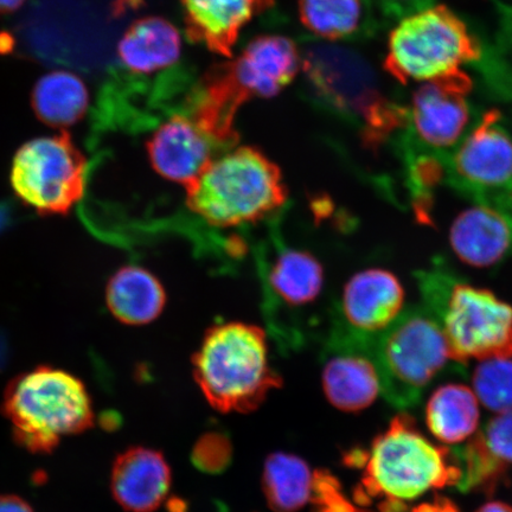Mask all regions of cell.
Wrapping results in <instances>:
<instances>
[{
	"label": "cell",
	"instance_id": "6da1fadb",
	"mask_svg": "<svg viewBox=\"0 0 512 512\" xmlns=\"http://www.w3.org/2000/svg\"><path fill=\"white\" fill-rule=\"evenodd\" d=\"M185 192L191 213L223 229L258 223L287 202L281 170L254 146L233 147L216 156Z\"/></svg>",
	"mask_w": 512,
	"mask_h": 512
},
{
	"label": "cell",
	"instance_id": "f546056e",
	"mask_svg": "<svg viewBox=\"0 0 512 512\" xmlns=\"http://www.w3.org/2000/svg\"><path fill=\"white\" fill-rule=\"evenodd\" d=\"M0 512H34L31 505L15 495L0 496Z\"/></svg>",
	"mask_w": 512,
	"mask_h": 512
},
{
	"label": "cell",
	"instance_id": "484cf974",
	"mask_svg": "<svg viewBox=\"0 0 512 512\" xmlns=\"http://www.w3.org/2000/svg\"><path fill=\"white\" fill-rule=\"evenodd\" d=\"M300 22L324 40L338 41L360 31L363 0H298Z\"/></svg>",
	"mask_w": 512,
	"mask_h": 512
},
{
	"label": "cell",
	"instance_id": "3957f363",
	"mask_svg": "<svg viewBox=\"0 0 512 512\" xmlns=\"http://www.w3.org/2000/svg\"><path fill=\"white\" fill-rule=\"evenodd\" d=\"M195 380L223 413H248L281 386L272 367L267 335L258 325L226 322L206 332L194 361Z\"/></svg>",
	"mask_w": 512,
	"mask_h": 512
},
{
	"label": "cell",
	"instance_id": "cb8c5ba5",
	"mask_svg": "<svg viewBox=\"0 0 512 512\" xmlns=\"http://www.w3.org/2000/svg\"><path fill=\"white\" fill-rule=\"evenodd\" d=\"M275 296L288 306L316 302L324 287V268L315 255L300 249H285L275 258L268 273Z\"/></svg>",
	"mask_w": 512,
	"mask_h": 512
},
{
	"label": "cell",
	"instance_id": "9c48e42d",
	"mask_svg": "<svg viewBox=\"0 0 512 512\" xmlns=\"http://www.w3.org/2000/svg\"><path fill=\"white\" fill-rule=\"evenodd\" d=\"M87 162L67 132L30 140L16 152L10 182L25 206L42 215H67L86 187Z\"/></svg>",
	"mask_w": 512,
	"mask_h": 512
},
{
	"label": "cell",
	"instance_id": "d6a6232c",
	"mask_svg": "<svg viewBox=\"0 0 512 512\" xmlns=\"http://www.w3.org/2000/svg\"><path fill=\"white\" fill-rule=\"evenodd\" d=\"M25 0H0V14H9L21 8Z\"/></svg>",
	"mask_w": 512,
	"mask_h": 512
},
{
	"label": "cell",
	"instance_id": "1f68e13d",
	"mask_svg": "<svg viewBox=\"0 0 512 512\" xmlns=\"http://www.w3.org/2000/svg\"><path fill=\"white\" fill-rule=\"evenodd\" d=\"M476 512H512V507L502 502H491L483 505Z\"/></svg>",
	"mask_w": 512,
	"mask_h": 512
},
{
	"label": "cell",
	"instance_id": "5b68a950",
	"mask_svg": "<svg viewBox=\"0 0 512 512\" xmlns=\"http://www.w3.org/2000/svg\"><path fill=\"white\" fill-rule=\"evenodd\" d=\"M2 413L11 422L16 444L34 454L53 453L63 437L88 431L95 418L85 384L49 366L12 379L4 392Z\"/></svg>",
	"mask_w": 512,
	"mask_h": 512
},
{
	"label": "cell",
	"instance_id": "7a4b0ae2",
	"mask_svg": "<svg viewBox=\"0 0 512 512\" xmlns=\"http://www.w3.org/2000/svg\"><path fill=\"white\" fill-rule=\"evenodd\" d=\"M425 309L443 331L453 361L465 367L512 357V306L486 288L466 283L444 265L416 274Z\"/></svg>",
	"mask_w": 512,
	"mask_h": 512
},
{
	"label": "cell",
	"instance_id": "4dcf8cb0",
	"mask_svg": "<svg viewBox=\"0 0 512 512\" xmlns=\"http://www.w3.org/2000/svg\"><path fill=\"white\" fill-rule=\"evenodd\" d=\"M99 425L107 432L117 431L123 425V418L118 412L106 411L99 415Z\"/></svg>",
	"mask_w": 512,
	"mask_h": 512
},
{
	"label": "cell",
	"instance_id": "8fae6325",
	"mask_svg": "<svg viewBox=\"0 0 512 512\" xmlns=\"http://www.w3.org/2000/svg\"><path fill=\"white\" fill-rule=\"evenodd\" d=\"M473 83L470 76L458 72L426 81L413 94L409 108L407 136L415 145L438 155H450L462 142L471 123L466 96Z\"/></svg>",
	"mask_w": 512,
	"mask_h": 512
},
{
	"label": "cell",
	"instance_id": "e0dca14e",
	"mask_svg": "<svg viewBox=\"0 0 512 512\" xmlns=\"http://www.w3.org/2000/svg\"><path fill=\"white\" fill-rule=\"evenodd\" d=\"M450 243L466 265L488 268L502 264L512 258V216L475 204L452 223Z\"/></svg>",
	"mask_w": 512,
	"mask_h": 512
},
{
	"label": "cell",
	"instance_id": "ac0fdd59",
	"mask_svg": "<svg viewBox=\"0 0 512 512\" xmlns=\"http://www.w3.org/2000/svg\"><path fill=\"white\" fill-rule=\"evenodd\" d=\"M462 491H494L512 466V411L497 414L456 452Z\"/></svg>",
	"mask_w": 512,
	"mask_h": 512
},
{
	"label": "cell",
	"instance_id": "5bb4252c",
	"mask_svg": "<svg viewBox=\"0 0 512 512\" xmlns=\"http://www.w3.org/2000/svg\"><path fill=\"white\" fill-rule=\"evenodd\" d=\"M220 150L190 115L176 114L147 140L152 169L166 181L187 188L200 176Z\"/></svg>",
	"mask_w": 512,
	"mask_h": 512
},
{
	"label": "cell",
	"instance_id": "4fadbf2b",
	"mask_svg": "<svg viewBox=\"0 0 512 512\" xmlns=\"http://www.w3.org/2000/svg\"><path fill=\"white\" fill-rule=\"evenodd\" d=\"M341 305L351 335L373 337L386 331L405 311V290L394 273L368 268L345 284Z\"/></svg>",
	"mask_w": 512,
	"mask_h": 512
},
{
	"label": "cell",
	"instance_id": "603a6c76",
	"mask_svg": "<svg viewBox=\"0 0 512 512\" xmlns=\"http://www.w3.org/2000/svg\"><path fill=\"white\" fill-rule=\"evenodd\" d=\"M89 95L78 75L56 70L38 80L31 94L32 108L42 123L63 128L85 117Z\"/></svg>",
	"mask_w": 512,
	"mask_h": 512
},
{
	"label": "cell",
	"instance_id": "d6986e66",
	"mask_svg": "<svg viewBox=\"0 0 512 512\" xmlns=\"http://www.w3.org/2000/svg\"><path fill=\"white\" fill-rule=\"evenodd\" d=\"M322 382L331 405L344 412H360L368 408L381 393L375 364L345 339L326 358Z\"/></svg>",
	"mask_w": 512,
	"mask_h": 512
},
{
	"label": "cell",
	"instance_id": "30bf717a",
	"mask_svg": "<svg viewBox=\"0 0 512 512\" xmlns=\"http://www.w3.org/2000/svg\"><path fill=\"white\" fill-rule=\"evenodd\" d=\"M445 163L448 187L512 216V133L501 113L485 112Z\"/></svg>",
	"mask_w": 512,
	"mask_h": 512
},
{
	"label": "cell",
	"instance_id": "ba28073f",
	"mask_svg": "<svg viewBox=\"0 0 512 512\" xmlns=\"http://www.w3.org/2000/svg\"><path fill=\"white\" fill-rule=\"evenodd\" d=\"M482 48L467 25L445 5L402 18L390 32L383 68L396 81H431L477 61Z\"/></svg>",
	"mask_w": 512,
	"mask_h": 512
},
{
	"label": "cell",
	"instance_id": "7402d4cb",
	"mask_svg": "<svg viewBox=\"0 0 512 512\" xmlns=\"http://www.w3.org/2000/svg\"><path fill=\"white\" fill-rule=\"evenodd\" d=\"M426 422L443 443H462L477 431L479 406L475 392L458 383L439 387L427 402Z\"/></svg>",
	"mask_w": 512,
	"mask_h": 512
},
{
	"label": "cell",
	"instance_id": "7c38bea8",
	"mask_svg": "<svg viewBox=\"0 0 512 512\" xmlns=\"http://www.w3.org/2000/svg\"><path fill=\"white\" fill-rule=\"evenodd\" d=\"M224 64L247 102L274 98L283 92L296 78L302 59L290 38L264 35L254 38L235 60Z\"/></svg>",
	"mask_w": 512,
	"mask_h": 512
},
{
	"label": "cell",
	"instance_id": "2e32d148",
	"mask_svg": "<svg viewBox=\"0 0 512 512\" xmlns=\"http://www.w3.org/2000/svg\"><path fill=\"white\" fill-rule=\"evenodd\" d=\"M171 470L162 453L131 447L119 454L111 472L112 495L128 512H153L168 497Z\"/></svg>",
	"mask_w": 512,
	"mask_h": 512
},
{
	"label": "cell",
	"instance_id": "836d02e7",
	"mask_svg": "<svg viewBox=\"0 0 512 512\" xmlns=\"http://www.w3.org/2000/svg\"><path fill=\"white\" fill-rule=\"evenodd\" d=\"M6 362H8V349L2 339H0V369H3Z\"/></svg>",
	"mask_w": 512,
	"mask_h": 512
},
{
	"label": "cell",
	"instance_id": "f1b7e54d",
	"mask_svg": "<svg viewBox=\"0 0 512 512\" xmlns=\"http://www.w3.org/2000/svg\"><path fill=\"white\" fill-rule=\"evenodd\" d=\"M389 15L405 18L433 5V0H382Z\"/></svg>",
	"mask_w": 512,
	"mask_h": 512
},
{
	"label": "cell",
	"instance_id": "d4e9b609",
	"mask_svg": "<svg viewBox=\"0 0 512 512\" xmlns=\"http://www.w3.org/2000/svg\"><path fill=\"white\" fill-rule=\"evenodd\" d=\"M262 485L273 511L297 512L310 501L315 477L302 458L278 452L266 460Z\"/></svg>",
	"mask_w": 512,
	"mask_h": 512
},
{
	"label": "cell",
	"instance_id": "8992f818",
	"mask_svg": "<svg viewBox=\"0 0 512 512\" xmlns=\"http://www.w3.org/2000/svg\"><path fill=\"white\" fill-rule=\"evenodd\" d=\"M354 345L375 364L384 399L399 409L418 406L428 386L452 363L458 364L424 306L408 307L386 331L355 337Z\"/></svg>",
	"mask_w": 512,
	"mask_h": 512
},
{
	"label": "cell",
	"instance_id": "277c9868",
	"mask_svg": "<svg viewBox=\"0 0 512 512\" xmlns=\"http://www.w3.org/2000/svg\"><path fill=\"white\" fill-rule=\"evenodd\" d=\"M364 459L358 495L361 499H380L386 512H400L403 503L431 490L458 485L462 478L456 453L433 445L406 414L390 422Z\"/></svg>",
	"mask_w": 512,
	"mask_h": 512
},
{
	"label": "cell",
	"instance_id": "83f0119b",
	"mask_svg": "<svg viewBox=\"0 0 512 512\" xmlns=\"http://www.w3.org/2000/svg\"><path fill=\"white\" fill-rule=\"evenodd\" d=\"M233 450L229 437L222 432H209L198 439L191 460L198 470L219 475L232 463Z\"/></svg>",
	"mask_w": 512,
	"mask_h": 512
},
{
	"label": "cell",
	"instance_id": "44dd1931",
	"mask_svg": "<svg viewBox=\"0 0 512 512\" xmlns=\"http://www.w3.org/2000/svg\"><path fill=\"white\" fill-rule=\"evenodd\" d=\"M166 302L168 296L162 281L144 267H121L106 286L108 310L126 325L142 326L155 322L162 315Z\"/></svg>",
	"mask_w": 512,
	"mask_h": 512
},
{
	"label": "cell",
	"instance_id": "9a60e30c",
	"mask_svg": "<svg viewBox=\"0 0 512 512\" xmlns=\"http://www.w3.org/2000/svg\"><path fill=\"white\" fill-rule=\"evenodd\" d=\"M185 34L214 54L232 57L240 32L274 0H181Z\"/></svg>",
	"mask_w": 512,
	"mask_h": 512
},
{
	"label": "cell",
	"instance_id": "52a82bcc",
	"mask_svg": "<svg viewBox=\"0 0 512 512\" xmlns=\"http://www.w3.org/2000/svg\"><path fill=\"white\" fill-rule=\"evenodd\" d=\"M303 67L320 99L361 120L363 143L377 147L394 133L406 131L409 108L381 91L370 64L354 51L316 47L307 51Z\"/></svg>",
	"mask_w": 512,
	"mask_h": 512
},
{
	"label": "cell",
	"instance_id": "4316f807",
	"mask_svg": "<svg viewBox=\"0 0 512 512\" xmlns=\"http://www.w3.org/2000/svg\"><path fill=\"white\" fill-rule=\"evenodd\" d=\"M477 399L497 414L512 411V357L484 360L473 374Z\"/></svg>",
	"mask_w": 512,
	"mask_h": 512
},
{
	"label": "cell",
	"instance_id": "ffe728a7",
	"mask_svg": "<svg viewBox=\"0 0 512 512\" xmlns=\"http://www.w3.org/2000/svg\"><path fill=\"white\" fill-rule=\"evenodd\" d=\"M182 49L181 32L174 24L164 17L146 16L126 30L118 54L132 73L151 75L176 66Z\"/></svg>",
	"mask_w": 512,
	"mask_h": 512
}]
</instances>
